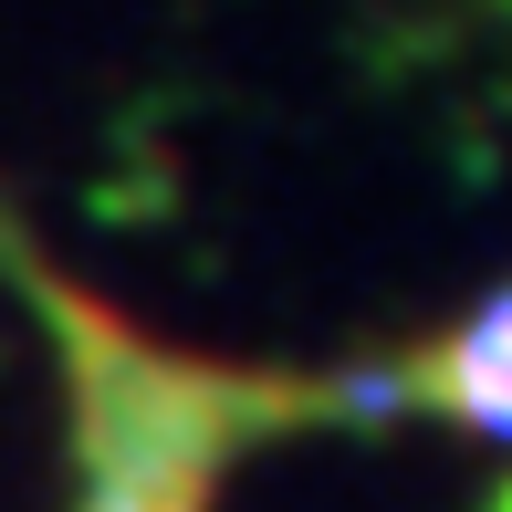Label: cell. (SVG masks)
<instances>
[{
  "mask_svg": "<svg viewBox=\"0 0 512 512\" xmlns=\"http://www.w3.org/2000/svg\"><path fill=\"white\" fill-rule=\"evenodd\" d=\"M408 387H418L429 408H450V418H471V429L512 439V293H502V304H481Z\"/></svg>",
  "mask_w": 512,
  "mask_h": 512,
  "instance_id": "cell-1",
  "label": "cell"
}]
</instances>
